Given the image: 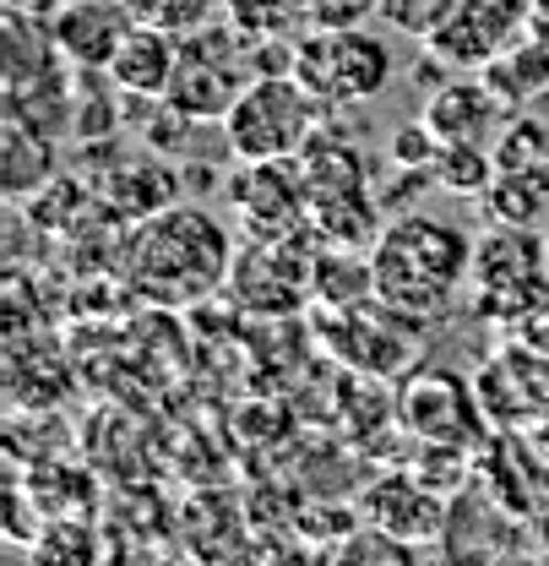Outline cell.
Returning <instances> with one entry per match:
<instances>
[{"instance_id":"obj_21","label":"cell","mask_w":549,"mask_h":566,"mask_svg":"<svg viewBox=\"0 0 549 566\" xmlns=\"http://www.w3.org/2000/svg\"><path fill=\"white\" fill-rule=\"evenodd\" d=\"M61 6L66 0H6V11H22V17H39V22H50Z\"/></svg>"},{"instance_id":"obj_16","label":"cell","mask_w":549,"mask_h":566,"mask_svg":"<svg viewBox=\"0 0 549 566\" xmlns=\"http://www.w3.org/2000/svg\"><path fill=\"white\" fill-rule=\"evenodd\" d=\"M229 22L251 44L299 39V28H316V0H229Z\"/></svg>"},{"instance_id":"obj_11","label":"cell","mask_w":549,"mask_h":566,"mask_svg":"<svg viewBox=\"0 0 549 566\" xmlns=\"http://www.w3.org/2000/svg\"><path fill=\"white\" fill-rule=\"evenodd\" d=\"M175 66H180V33L137 17V28L120 39V50H115V61H109L104 76L131 104V98H163L169 82H175Z\"/></svg>"},{"instance_id":"obj_19","label":"cell","mask_w":549,"mask_h":566,"mask_svg":"<svg viewBox=\"0 0 549 566\" xmlns=\"http://www.w3.org/2000/svg\"><path fill=\"white\" fill-rule=\"evenodd\" d=\"M446 11V0H381V17H392L403 33H430L435 28V17Z\"/></svg>"},{"instance_id":"obj_14","label":"cell","mask_w":549,"mask_h":566,"mask_svg":"<svg viewBox=\"0 0 549 566\" xmlns=\"http://www.w3.org/2000/svg\"><path fill=\"white\" fill-rule=\"evenodd\" d=\"M424 120L441 142H484L500 126V93L489 82H446L435 87Z\"/></svg>"},{"instance_id":"obj_13","label":"cell","mask_w":549,"mask_h":566,"mask_svg":"<svg viewBox=\"0 0 549 566\" xmlns=\"http://www.w3.org/2000/svg\"><path fill=\"white\" fill-rule=\"evenodd\" d=\"M441 551H446V556H479V562H489V556H522V551H534V545H528V534H522L517 523L500 517L495 501H479V495L463 491L446 506Z\"/></svg>"},{"instance_id":"obj_10","label":"cell","mask_w":549,"mask_h":566,"mask_svg":"<svg viewBox=\"0 0 549 566\" xmlns=\"http://www.w3.org/2000/svg\"><path fill=\"white\" fill-rule=\"evenodd\" d=\"M359 512H365V523L409 539L419 551L441 545V534H446V501L419 474H381L370 491L359 495Z\"/></svg>"},{"instance_id":"obj_3","label":"cell","mask_w":549,"mask_h":566,"mask_svg":"<svg viewBox=\"0 0 549 566\" xmlns=\"http://www.w3.org/2000/svg\"><path fill=\"white\" fill-rule=\"evenodd\" d=\"M332 109L294 76H251V87L234 98L223 115V142L240 164H267V158H299L305 142L321 132Z\"/></svg>"},{"instance_id":"obj_4","label":"cell","mask_w":549,"mask_h":566,"mask_svg":"<svg viewBox=\"0 0 549 566\" xmlns=\"http://www.w3.org/2000/svg\"><path fill=\"white\" fill-rule=\"evenodd\" d=\"M392 50L365 33L359 22L348 28H305L299 44H294V76L327 104V109H348V104H365L376 93H387L392 82Z\"/></svg>"},{"instance_id":"obj_1","label":"cell","mask_w":549,"mask_h":566,"mask_svg":"<svg viewBox=\"0 0 549 566\" xmlns=\"http://www.w3.org/2000/svg\"><path fill=\"white\" fill-rule=\"evenodd\" d=\"M370 268H376V300L413 311V316H430L457 294V283L474 279V240L457 223L398 212L376 234Z\"/></svg>"},{"instance_id":"obj_22","label":"cell","mask_w":549,"mask_h":566,"mask_svg":"<svg viewBox=\"0 0 549 566\" xmlns=\"http://www.w3.org/2000/svg\"><path fill=\"white\" fill-rule=\"evenodd\" d=\"M545 251H549V240H545Z\"/></svg>"},{"instance_id":"obj_8","label":"cell","mask_w":549,"mask_h":566,"mask_svg":"<svg viewBox=\"0 0 549 566\" xmlns=\"http://www.w3.org/2000/svg\"><path fill=\"white\" fill-rule=\"evenodd\" d=\"M131 28H137V11L126 0H66L50 17V39L71 71H109Z\"/></svg>"},{"instance_id":"obj_17","label":"cell","mask_w":549,"mask_h":566,"mask_svg":"<svg viewBox=\"0 0 549 566\" xmlns=\"http://www.w3.org/2000/svg\"><path fill=\"white\" fill-rule=\"evenodd\" d=\"M495 169H500V164L484 153L479 142H441V153H435V164H430L435 186L452 191V197H484V191L495 186Z\"/></svg>"},{"instance_id":"obj_7","label":"cell","mask_w":549,"mask_h":566,"mask_svg":"<svg viewBox=\"0 0 549 566\" xmlns=\"http://www.w3.org/2000/svg\"><path fill=\"white\" fill-rule=\"evenodd\" d=\"M398 420L409 424L419 441L463 447V441L479 436V398L452 370H419L398 392Z\"/></svg>"},{"instance_id":"obj_20","label":"cell","mask_w":549,"mask_h":566,"mask_svg":"<svg viewBox=\"0 0 549 566\" xmlns=\"http://www.w3.org/2000/svg\"><path fill=\"white\" fill-rule=\"evenodd\" d=\"M381 11V0H316V28H348Z\"/></svg>"},{"instance_id":"obj_12","label":"cell","mask_w":549,"mask_h":566,"mask_svg":"<svg viewBox=\"0 0 549 566\" xmlns=\"http://www.w3.org/2000/svg\"><path fill=\"white\" fill-rule=\"evenodd\" d=\"M229 289L251 311H299L310 294V273L288 262V240H262L229 268Z\"/></svg>"},{"instance_id":"obj_2","label":"cell","mask_w":549,"mask_h":566,"mask_svg":"<svg viewBox=\"0 0 549 566\" xmlns=\"http://www.w3.org/2000/svg\"><path fill=\"white\" fill-rule=\"evenodd\" d=\"M229 234L202 208H169L141 218V229L126 245V273L137 289L158 300H202L218 283H229Z\"/></svg>"},{"instance_id":"obj_15","label":"cell","mask_w":549,"mask_h":566,"mask_svg":"<svg viewBox=\"0 0 549 566\" xmlns=\"http://www.w3.org/2000/svg\"><path fill=\"white\" fill-rule=\"evenodd\" d=\"M50 180H55V137L6 115V126H0V186H6V197L33 202Z\"/></svg>"},{"instance_id":"obj_6","label":"cell","mask_w":549,"mask_h":566,"mask_svg":"<svg viewBox=\"0 0 549 566\" xmlns=\"http://www.w3.org/2000/svg\"><path fill=\"white\" fill-rule=\"evenodd\" d=\"M517 0H446V11L424 33V50L446 66H489L517 33Z\"/></svg>"},{"instance_id":"obj_5","label":"cell","mask_w":549,"mask_h":566,"mask_svg":"<svg viewBox=\"0 0 549 566\" xmlns=\"http://www.w3.org/2000/svg\"><path fill=\"white\" fill-rule=\"evenodd\" d=\"M474 289L489 316L534 311L549 289V251L534 234H522V223H500L474 245Z\"/></svg>"},{"instance_id":"obj_18","label":"cell","mask_w":549,"mask_h":566,"mask_svg":"<svg viewBox=\"0 0 549 566\" xmlns=\"http://www.w3.org/2000/svg\"><path fill=\"white\" fill-rule=\"evenodd\" d=\"M392 164L398 169H430L435 164V153H441V137L430 132V120H419V126H403V132H392Z\"/></svg>"},{"instance_id":"obj_9","label":"cell","mask_w":549,"mask_h":566,"mask_svg":"<svg viewBox=\"0 0 549 566\" xmlns=\"http://www.w3.org/2000/svg\"><path fill=\"white\" fill-rule=\"evenodd\" d=\"M229 202L256 223L262 240H288L294 218H305V175H299V158L240 164V175L229 180Z\"/></svg>"}]
</instances>
